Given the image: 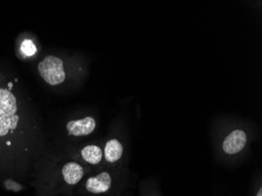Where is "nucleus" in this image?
Returning a JSON list of instances; mask_svg holds the SVG:
<instances>
[{
  "mask_svg": "<svg viewBox=\"0 0 262 196\" xmlns=\"http://www.w3.org/2000/svg\"><path fill=\"white\" fill-rule=\"evenodd\" d=\"M64 180L68 185H74L82 179L84 171L82 166L74 162L66 163L62 169Z\"/></svg>",
  "mask_w": 262,
  "mask_h": 196,
  "instance_id": "nucleus-6",
  "label": "nucleus"
},
{
  "mask_svg": "<svg viewBox=\"0 0 262 196\" xmlns=\"http://www.w3.org/2000/svg\"><path fill=\"white\" fill-rule=\"evenodd\" d=\"M17 100L10 91L0 88V137L15 129L18 122Z\"/></svg>",
  "mask_w": 262,
  "mask_h": 196,
  "instance_id": "nucleus-1",
  "label": "nucleus"
},
{
  "mask_svg": "<svg viewBox=\"0 0 262 196\" xmlns=\"http://www.w3.org/2000/svg\"><path fill=\"white\" fill-rule=\"evenodd\" d=\"M123 153V147L120 141L117 139H111L106 143L104 154L106 161L114 163L121 159Z\"/></svg>",
  "mask_w": 262,
  "mask_h": 196,
  "instance_id": "nucleus-7",
  "label": "nucleus"
},
{
  "mask_svg": "<svg viewBox=\"0 0 262 196\" xmlns=\"http://www.w3.org/2000/svg\"><path fill=\"white\" fill-rule=\"evenodd\" d=\"M111 186L112 178L107 172H102L97 176L90 178L86 182V190L93 194L106 192Z\"/></svg>",
  "mask_w": 262,
  "mask_h": 196,
  "instance_id": "nucleus-5",
  "label": "nucleus"
},
{
  "mask_svg": "<svg viewBox=\"0 0 262 196\" xmlns=\"http://www.w3.org/2000/svg\"><path fill=\"white\" fill-rule=\"evenodd\" d=\"M247 134L243 129L232 131L224 140L222 148L228 155H235L241 153L247 144Z\"/></svg>",
  "mask_w": 262,
  "mask_h": 196,
  "instance_id": "nucleus-3",
  "label": "nucleus"
},
{
  "mask_svg": "<svg viewBox=\"0 0 262 196\" xmlns=\"http://www.w3.org/2000/svg\"><path fill=\"white\" fill-rule=\"evenodd\" d=\"M257 196H262V188H260V190H259L258 192H257Z\"/></svg>",
  "mask_w": 262,
  "mask_h": 196,
  "instance_id": "nucleus-11",
  "label": "nucleus"
},
{
  "mask_svg": "<svg viewBox=\"0 0 262 196\" xmlns=\"http://www.w3.org/2000/svg\"><path fill=\"white\" fill-rule=\"evenodd\" d=\"M5 187L8 190H13L14 191H19L21 189V186L19 184L16 183L15 181L12 180H7L5 181Z\"/></svg>",
  "mask_w": 262,
  "mask_h": 196,
  "instance_id": "nucleus-10",
  "label": "nucleus"
},
{
  "mask_svg": "<svg viewBox=\"0 0 262 196\" xmlns=\"http://www.w3.org/2000/svg\"><path fill=\"white\" fill-rule=\"evenodd\" d=\"M96 128V121L91 116L70 121L68 122L67 130L69 135L75 137L88 136Z\"/></svg>",
  "mask_w": 262,
  "mask_h": 196,
  "instance_id": "nucleus-4",
  "label": "nucleus"
},
{
  "mask_svg": "<svg viewBox=\"0 0 262 196\" xmlns=\"http://www.w3.org/2000/svg\"><path fill=\"white\" fill-rule=\"evenodd\" d=\"M7 144H8V145H10V142H9L8 141V142H7Z\"/></svg>",
  "mask_w": 262,
  "mask_h": 196,
  "instance_id": "nucleus-12",
  "label": "nucleus"
},
{
  "mask_svg": "<svg viewBox=\"0 0 262 196\" xmlns=\"http://www.w3.org/2000/svg\"><path fill=\"white\" fill-rule=\"evenodd\" d=\"M38 70L41 77L50 85H58L66 79L62 60L54 56L46 57L38 66Z\"/></svg>",
  "mask_w": 262,
  "mask_h": 196,
  "instance_id": "nucleus-2",
  "label": "nucleus"
},
{
  "mask_svg": "<svg viewBox=\"0 0 262 196\" xmlns=\"http://www.w3.org/2000/svg\"><path fill=\"white\" fill-rule=\"evenodd\" d=\"M21 51L27 56H32L36 52V47L31 40H25L21 44Z\"/></svg>",
  "mask_w": 262,
  "mask_h": 196,
  "instance_id": "nucleus-9",
  "label": "nucleus"
},
{
  "mask_svg": "<svg viewBox=\"0 0 262 196\" xmlns=\"http://www.w3.org/2000/svg\"><path fill=\"white\" fill-rule=\"evenodd\" d=\"M82 159L91 165H97L101 163L103 157L101 148L97 145H88L81 151Z\"/></svg>",
  "mask_w": 262,
  "mask_h": 196,
  "instance_id": "nucleus-8",
  "label": "nucleus"
}]
</instances>
